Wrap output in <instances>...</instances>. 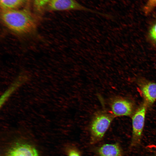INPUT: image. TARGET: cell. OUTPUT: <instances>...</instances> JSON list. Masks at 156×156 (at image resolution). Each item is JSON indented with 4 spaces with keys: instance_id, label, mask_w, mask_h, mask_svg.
<instances>
[{
    "instance_id": "obj_1",
    "label": "cell",
    "mask_w": 156,
    "mask_h": 156,
    "mask_svg": "<svg viewBox=\"0 0 156 156\" xmlns=\"http://www.w3.org/2000/svg\"><path fill=\"white\" fill-rule=\"evenodd\" d=\"M0 17L5 26L16 35H30L36 31V21L27 9H1Z\"/></svg>"
},
{
    "instance_id": "obj_2",
    "label": "cell",
    "mask_w": 156,
    "mask_h": 156,
    "mask_svg": "<svg viewBox=\"0 0 156 156\" xmlns=\"http://www.w3.org/2000/svg\"><path fill=\"white\" fill-rule=\"evenodd\" d=\"M115 117L110 111L105 109L95 113L90 126L91 144L96 143L102 140Z\"/></svg>"
},
{
    "instance_id": "obj_3",
    "label": "cell",
    "mask_w": 156,
    "mask_h": 156,
    "mask_svg": "<svg viewBox=\"0 0 156 156\" xmlns=\"http://www.w3.org/2000/svg\"><path fill=\"white\" fill-rule=\"evenodd\" d=\"M148 107L143 101L132 116V133L130 144L131 147L138 146L140 142Z\"/></svg>"
},
{
    "instance_id": "obj_4",
    "label": "cell",
    "mask_w": 156,
    "mask_h": 156,
    "mask_svg": "<svg viewBox=\"0 0 156 156\" xmlns=\"http://www.w3.org/2000/svg\"><path fill=\"white\" fill-rule=\"evenodd\" d=\"M111 111L115 117L132 116L135 110L134 103L131 100L120 96H115L109 101Z\"/></svg>"
},
{
    "instance_id": "obj_5",
    "label": "cell",
    "mask_w": 156,
    "mask_h": 156,
    "mask_svg": "<svg viewBox=\"0 0 156 156\" xmlns=\"http://www.w3.org/2000/svg\"><path fill=\"white\" fill-rule=\"evenodd\" d=\"M47 5L49 9L52 11L79 10L102 14L81 5L75 0H50Z\"/></svg>"
},
{
    "instance_id": "obj_6",
    "label": "cell",
    "mask_w": 156,
    "mask_h": 156,
    "mask_svg": "<svg viewBox=\"0 0 156 156\" xmlns=\"http://www.w3.org/2000/svg\"><path fill=\"white\" fill-rule=\"evenodd\" d=\"M137 83L143 101L150 107L156 101V83L142 78H139Z\"/></svg>"
},
{
    "instance_id": "obj_7",
    "label": "cell",
    "mask_w": 156,
    "mask_h": 156,
    "mask_svg": "<svg viewBox=\"0 0 156 156\" xmlns=\"http://www.w3.org/2000/svg\"><path fill=\"white\" fill-rule=\"evenodd\" d=\"M6 156H38L36 149L26 143H16L7 151Z\"/></svg>"
},
{
    "instance_id": "obj_8",
    "label": "cell",
    "mask_w": 156,
    "mask_h": 156,
    "mask_svg": "<svg viewBox=\"0 0 156 156\" xmlns=\"http://www.w3.org/2000/svg\"><path fill=\"white\" fill-rule=\"evenodd\" d=\"M28 80L25 75H19L1 95L0 100V107H1L12 95Z\"/></svg>"
},
{
    "instance_id": "obj_9",
    "label": "cell",
    "mask_w": 156,
    "mask_h": 156,
    "mask_svg": "<svg viewBox=\"0 0 156 156\" xmlns=\"http://www.w3.org/2000/svg\"><path fill=\"white\" fill-rule=\"evenodd\" d=\"M97 151L99 156H122L121 149L118 143L104 144Z\"/></svg>"
},
{
    "instance_id": "obj_10",
    "label": "cell",
    "mask_w": 156,
    "mask_h": 156,
    "mask_svg": "<svg viewBox=\"0 0 156 156\" xmlns=\"http://www.w3.org/2000/svg\"><path fill=\"white\" fill-rule=\"evenodd\" d=\"M27 0H0L1 9H18Z\"/></svg>"
},
{
    "instance_id": "obj_11",
    "label": "cell",
    "mask_w": 156,
    "mask_h": 156,
    "mask_svg": "<svg viewBox=\"0 0 156 156\" xmlns=\"http://www.w3.org/2000/svg\"><path fill=\"white\" fill-rule=\"evenodd\" d=\"M156 7V0H148L144 6L143 10L144 13L148 14L150 13Z\"/></svg>"
},
{
    "instance_id": "obj_12",
    "label": "cell",
    "mask_w": 156,
    "mask_h": 156,
    "mask_svg": "<svg viewBox=\"0 0 156 156\" xmlns=\"http://www.w3.org/2000/svg\"><path fill=\"white\" fill-rule=\"evenodd\" d=\"M50 0H34V4L35 8L37 10L40 11L47 5Z\"/></svg>"
},
{
    "instance_id": "obj_13",
    "label": "cell",
    "mask_w": 156,
    "mask_h": 156,
    "mask_svg": "<svg viewBox=\"0 0 156 156\" xmlns=\"http://www.w3.org/2000/svg\"><path fill=\"white\" fill-rule=\"evenodd\" d=\"M66 154L67 156H81L79 150L73 146H69L66 148Z\"/></svg>"
},
{
    "instance_id": "obj_14",
    "label": "cell",
    "mask_w": 156,
    "mask_h": 156,
    "mask_svg": "<svg viewBox=\"0 0 156 156\" xmlns=\"http://www.w3.org/2000/svg\"><path fill=\"white\" fill-rule=\"evenodd\" d=\"M151 38L156 42V23L152 27L150 31Z\"/></svg>"
},
{
    "instance_id": "obj_15",
    "label": "cell",
    "mask_w": 156,
    "mask_h": 156,
    "mask_svg": "<svg viewBox=\"0 0 156 156\" xmlns=\"http://www.w3.org/2000/svg\"><path fill=\"white\" fill-rule=\"evenodd\" d=\"M29 1V0H27V3H28Z\"/></svg>"
}]
</instances>
